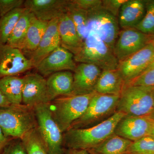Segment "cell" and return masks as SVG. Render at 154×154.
Here are the masks:
<instances>
[{
  "label": "cell",
  "mask_w": 154,
  "mask_h": 154,
  "mask_svg": "<svg viewBox=\"0 0 154 154\" xmlns=\"http://www.w3.org/2000/svg\"><path fill=\"white\" fill-rule=\"evenodd\" d=\"M125 116L117 111L100 124L85 128H70L63 133L64 145L68 149L89 150L102 143L114 133L116 127Z\"/></svg>",
  "instance_id": "6da1fadb"
},
{
  "label": "cell",
  "mask_w": 154,
  "mask_h": 154,
  "mask_svg": "<svg viewBox=\"0 0 154 154\" xmlns=\"http://www.w3.org/2000/svg\"><path fill=\"white\" fill-rule=\"evenodd\" d=\"M0 127L8 138L22 139L37 128L34 107L20 104L0 108Z\"/></svg>",
  "instance_id": "7a4b0ae2"
},
{
  "label": "cell",
  "mask_w": 154,
  "mask_h": 154,
  "mask_svg": "<svg viewBox=\"0 0 154 154\" xmlns=\"http://www.w3.org/2000/svg\"><path fill=\"white\" fill-rule=\"evenodd\" d=\"M96 93L61 96L48 103L53 117L63 133L84 114Z\"/></svg>",
  "instance_id": "3957f363"
},
{
  "label": "cell",
  "mask_w": 154,
  "mask_h": 154,
  "mask_svg": "<svg viewBox=\"0 0 154 154\" xmlns=\"http://www.w3.org/2000/svg\"><path fill=\"white\" fill-rule=\"evenodd\" d=\"M74 58L77 62L92 64L102 71L118 68L119 61L113 51L91 31L84 39L82 48Z\"/></svg>",
  "instance_id": "277c9868"
},
{
  "label": "cell",
  "mask_w": 154,
  "mask_h": 154,
  "mask_svg": "<svg viewBox=\"0 0 154 154\" xmlns=\"http://www.w3.org/2000/svg\"><path fill=\"white\" fill-rule=\"evenodd\" d=\"M154 110V102L150 87L125 86L119 97L117 111L128 116H147Z\"/></svg>",
  "instance_id": "5b68a950"
},
{
  "label": "cell",
  "mask_w": 154,
  "mask_h": 154,
  "mask_svg": "<svg viewBox=\"0 0 154 154\" xmlns=\"http://www.w3.org/2000/svg\"><path fill=\"white\" fill-rule=\"evenodd\" d=\"M38 133L48 154H64L63 133L53 117L48 104L34 107Z\"/></svg>",
  "instance_id": "8992f818"
},
{
  "label": "cell",
  "mask_w": 154,
  "mask_h": 154,
  "mask_svg": "<svg viewBox=\"0 0 154 154\" xmlns=\"http://www.w3.org/2000/svg\"><path fill=\"white\" fill-rule=\"evenodd\" d=\"M119 97L96 93L85 113L72 125L69 129L88 128L107 120L117 112Z\"/></svg>",
  "instance_id": "52a82bcc"
},
{
  "label": "cell",
  "mask_w": 154,
  "mask_h": 154,
  "mask_svg": "<svg viewBox=\"0 0 154 154\" xmlns=\"http://www.w3.org/2000/svg\"><path fill=\"white\" fill-rule=\"evenodd\" d=\"M91 30L113 50L120 30L118 18L106 11L102 6L88 12Z\"/></svg>",
  "instance_id": "ba28073f"
},
{
  "label": "cell",
  "mask_w": 154,
  "mask_h": 154,
  "mask_svg": "<svg viewBox=\"0 0 154 154\" xmlns=\"http://www.w3.org/2000/svg\"><path fill=\"white\" fill-rule=\"evenodd\" d=\"M154 37L134 28L122 29L116 42L113 53L119 62L124 60L150 43Z\"/></svg>",
  "instance_id": "9c48e42d"
},
{
  "label": "cell",
  "mask_w": 154,
  "mask_h": 154,
  "mask_svg": "<svg viewBox=\"0 0 154 154\" xmlns=\"http://www.w3.org/2000/svg\"><path fill=\"white\" fill-rule=\"evenodd\" d=\"M33 67L30 59L19 48L0 45V79L17 76Z\"/></svg>",
  "instance_id": "30bf717a"
},
{
  "label": "cell",
  "mask_w": 154,
  "mask_h": 154,
  "mask_svg": "<svg viewBox=\"0 0 154 154\" xmlns=\"http://www.w3.org/2000/svg\"><path fill=\"white\" fill-rule=\"evenodd\" d=\"M154 61V46L149 43L129 57L119 62L118 70L125 85L138 76Z\"/></svg>",
  "instance_id": "8fae6325"
},
{
  "label": "cell",
  "mask_w": 154,
  "mask_h": 154,
  "mask_svg": "<svg viewBox=\"0 0 154 154\" xmlns=\"http://www.w3.org/2000/svg\"><path fill=\"white\" fill-rule=\"evenodd\" d=\"M22 91L23 105L34 107L42 104L51 102L46 79L38 73H32L23 77Z\"/></svg>",
  "instance_id": "7c38bea8"
},
{
  "label": "cell",
  "mask_w": 154,
  "mask_h": 154,
  "mask_svg": "<svg viewBox=\"0 0 154 154\" xmlns=\"http://www.w3.org/2000/svg\"><path fill=\"white\" fill-rule=\"evenodd\" d=\"M74 55L62 46H60L43 59L36 68L43 77L57 72L75 70L77 65Z\"/></svg>",
  "instance_id": "4fadbf2b"
},
{
  "label": "cell",
  "mask_w": 154,
  "mask_h": 154,
  "mask_svg": "<svg viewBox=\"0 0 154 154\" xmlns=\"http://www.w3.org/2000/svg\"><path fill=\"white\" fill-rule=\"evenodd\" d=\"M102 70L98 66L87 63L77 65L73 73L72 91L70 96L85 95L95 92Z\"/></svg>",
  "instance_id": "5bb4252c"
},
{
  "label": "cell",
  "mask_w": 154,
  "mask_h": 154,
  "mask_svg": "<svg viewBox=\"0 0 154 154\" xmlns=\"http://www.w3.org/2000/svg\"><path fill=\"white\" fill-rule=\"evenodd\" d=\"M150 118L147 116H125L116 127L114 133L132 142L149 136Z\"/></svg>",
  "instance_id": "9a60e30c"
},
{
  "label": "cell",
  "mask_w": 154,
  "mask_h": 154,
  "mask_svg": "<svg viewBox=\"0 0 154 154\" xmlns=\"http://www.w3.org/2000/svg\"><path fill=\"white\" fill-rule=\"evenodd\" d=\"M68 2V0H26L23 6L36 19L48 22L66 13Z\"/></svg>",
  "instance_id": "2e32d148"
},
{
  "label": "cell",
  "mask_w": 154,
  "mask_h": 154,
  "mask_svg": "<svg viewBox=\"0 0 154 154\" xmlns=\"http://www.w3.org/2000/svg\"><path fill=\"white\" fill-rule=\"evenodd\" d=\"M60 46L58 19H54L48 22L47 29L38 47L30 54L29 59L33 67L36 68L43 59Z\"/></svg>",
  "instance_id": "e0dca14e"
},
{
  "label": "cell",
  "mask_w": 154,
  "mask_h": 154,
  "mask_svg": "<svg viewBox=\"0 0 154 154\" xmlns=\"http://www.w3.org/2000/svg\"><path fill=\"white\" fill-rule=\"evenodd\" d=\"M58 30L61 46L76 55L82 47L84 40L66 13L58 19Z\"/></svg>",
  "instance_id": "ac0fdd59"
},
{
  "label": "cell",
  "mask_w": 154,
  "mask_h": 154,
  "mask_svg": "<svg viewBox=\"0 0 154 154\" xmlns=\"http://www.w3.org/2000/svg\"><path fill=\"white\" fill-rule=\"evenodd\" d=\"M146 11V2L141 0H127L122 6L118 16L122 29L135 28L142 20Z\"/></svg>",
  "instance_id": "d6986e66"
},
{
  "label": "cell",
  "mask_w": 154,
  "mask_h": 154,
  "mask_svg": "<svg viewBox=\"0 0 154 154\" xmlns=\"http://www.w3.org/2000/svg\"><path fill=\"white\" fill-rule=\"evenodd\" d=\"M51 102L61 96H70L72 91L73 73L69 71L57 72L46 79Z\"/></svg>",
  "instance_id": "ffe728a7"
},
{
  "label": "cell",
  "mask_w": 154,
  "mask_h": 154,
  "mask_svg": "<svg viewBox=\"0 0 154 154\" xmlns=\"http://www.w3.org/2000/svg\"><path fill=\"white\" fill-rule=\"evenodd\" d=\"M125 86V82L118 69L102 71L95 92L105 95L120 96Z\"/></svg>",
  "instance_id": "44dd1931"
},
{
  "label": "cell",
  "mask_w": 154,
  "mask_h": 154,
  "mask_svg": "<svg viewBox=\"0 0 154 154\" xmlns=\"http://www.w3.org/2000/svg\"><path fill=\"white\" fill-rule=\"evenodd\" d=\"M36 18L32 12L25 8L12 31L7 44L22 51L28 29Z\"/></svg>",
  "instance_id": "7402d4cb"
},
{
  "label": "cell",
  "mask_w": 154,
  "mask_h": 154,
  "mask_svg": "<svg viewBox=\"0 0 154 154\" xmlns=\"http://www.w3.org/2000/svg\"><path fill=\"white\" fill-rule=\"evenodd\" d=\"M23 84V77L11 76L0 79V89L11 105L22 104Z\"/></svg>",
  "instance_id": "603a6c76"
},
{
  "label": "cell",
  "mask_w": 154,
  "mask_h": 154,
  "mask_svg": "<svg viewBox=\"0 0 154 154\" xmlns=\"http://www.w3.org/2000/svg\"><path fill=\"white\" fill-rule=\"evenodd\" d=\"M133 142L113 133L89 151L94 154L126 153Z\"/></svg>",
  "instance_id": "cb8c5ba5"
},
{
  "label": "cell",
  "mask_w": 154,
  "mask_h": 154,
  "mask_svg": "<svg viewBox=\"0 0 154 154\" xmlns=\"http://www.w3.org/2000/svg\"><path fill=\"white\" fill-rule=\"evenodd\" d=\"M48 22L35 19L27 32L22 51L29 54L34 52L40 43L48 25Z\"/></svg>",
  "instance_id": "d4e9b609"
},
{
  "label": "cell",
  "mask_w": 154,
  "mask_h": 154,
  "mask_svg": "<svg viewBox=\"0 0 154 154\" xmlns=\"http://www.w3.org/2000/svg\"><path fill=\"white\" fill-rule=\"evenodd\" d=\"M66 13L75 26L79 36L83 40L89 34L88 14L76 5L71 1H68Z\"/></svg>",
  "instance_id": "484cf974"
},
{
  "label": "cell",
  "mask_w": 154,
  "mask_h": 154,
  "mask_svg": "<svg viewBox=\"0 0 154 154\" xmlns=\"http://www.w3.org/2000/svg\"><path fill=\"white\" fill-rule=\"evenodd\" d=\"M25 10L24 7L18 8L0 17V45L7 44L12 31Z\"/></svg>",
  "instance_id": "4316f807"
},
{
  "label": "cell",
  "mask_w": 154,
  "mask_h": 154,
  "mask_svg": "<svg viewBox=\"0 0 154 154\" xmlns=\"http://www.w3.org/2000/svg\"><path fill=\"white\" fill-rule=\"evenodd\" d=\"M21 139L27 154H48L37 128L29 131Z\"/></svg>",
  "instance_id": "83f0119b"
},
{
  "label": "cell",
  "mask_w": 154,
  "mask_h": 154,
  "mask_svg": "<svg viewBox=\"0 0 154 154\" xmlns=\"http://www.w3.org/2000/svg\"><path fill=\"white\" fill-rule=\"evenodd\" d=\"M134 28L145 34L154 36V1L146 2L144 17Z\"/></svg>",
  "instance_id": "f1b7e54d"
},
{
  "label": "cell",
  "mask_w": 154,
  "mask_h": 154,
  "mask_svg": "<svg viewBox=\"0 0 154 154\" xmlns=\"http://www.w3.org/2000/svg\"><path fill=\"white\" fill-rule=\"evenodd\" d=\"M127 152L132 154H154V140L149 136L133 142Z\"/></svg>",
  "instance_id": "f546056e"
},
{
  "label": "cell",
  "mask_w": 154,
  "mask_h": 154,
  "mask_svg": "<svg viewBox=\"0 0 154 154\" xmlns=\"http://www.w3.org/2000/svg\"><path fill=\"white\" fill-rule=\"evenodd\" d=\"M125 85L152 87L154 86V61L138 76Z\"/></svg>",
  "instance_id": "4dcf8cb0"
},
{
  "label": "cell",
  "mask_w": 154,
  "mask_h": 154,
  "mask_svg": "<svg viewBox=\"0 0 154 154\" xmlns=\"http://www.w3.org/2000/svg\"><path fill=\"white\" fill-rule=\"evenodd\" d=\"M0 154H27L21 139H11L0 150Z\"/></svg>",
  "instance_id": "1f68e13d"
},
{
  "label": "cell",
  "mask_w": 154,
  "mask_h": 154,
  "mask_svg": "<svg viewBox=\"0 0 154 154\" xmlns=\"http://www.w3.org/2000/svg\"><path fill=\"white\" fill-rule=\"evenodd\" d=\"M25 1L23 0H0V17L11 11L22 8Z\"/></svg>",
  "instance_id": "d6a6232c"
},
{
  "label": "cell",
  "mask_w": 154,
  "mask_h": 154,
  "mask_svg": "<svg viewBox=\"0 0 154 154\" xmlns=\"http://www.w3.org/2000/svg\"><path fill=\"white\" fill-rule=\"evenodd\" d=\"M127 0H103L102 7L115 17L118 18L122 6Z\"/></svg>",
  "instance_id": "836d02e7"
},
{
  "label": "cell",
  "mask_w": 154,
  "mask_h": 154,
  "mask_svg": "<svg viewBox=\"0 0 154 154\" xmlns=\"http://www.w3.org/2000/svg\"><path fill=\"white\" fill-rule=\"evenodd\" d=\"M72 2L80 8L88 12L102 6L101 0H72Z\"/></svg>",
  "instance_id": "e575fe53"
},
{
  "label": "cell",
  "mask_w": 154,
  "mask_h": 154,
  "mask_svg": "<svg viewBox=\"0 0 154 154\" xmlns=\"http://www.w3.org/2000/svg\"><path fill=\"white\" fill-rule=\"evenodd\" d=\"M65 154H94L88 150L82 149H68Z\"/></svg>",
  "instance_id": "d590c367"
},
{
  "label": "cell",
  "mask_w": 154,
  "mask_h": 154,
  "mask_svg": "<svg viewBox=\"0 0 154 154\" xmlns=\"http://www.w3.org/2000/svg\"><path fill=\"white\" fill-rule=\"evenodd\" d=\"M10 140V139L6 137L3 133L2 130L0 127V150Z\"/></svg>",
  "instance_id": "8d00e7d4"
},
{
  "label": "cell",
  "mask_w": 154,
  "mask_h": 154,
  "mask_svg": "<svg viewBox=\"0 0 154 154\" xmlns=\"http://www.w3.org/2000/svg\"><path fill=\"white\" fill-rule=\"evenodd\" d=\"M11 105L5 97L3 95L1 89H0V108L8 107Z\"/></svg>",
  "instance_id": "74e56055"
},
{
  "label": "cell",
  "mask_w": 154,
  "mask_h": 154,
  "mask_svg": "<svg viewBox=\"0 0 154 154\" xmlns=\"http://www.w3.org/2000/svg\"><path fill=\"white\" fill-rule=\"evenodd\" d=\"M150 130L149 136L154 140V120L150 118Z\"/></svg>",
  "instance_id": "f35d334b"
},
{
  "label": "cell",
  "mask_w": 154,
  "mask_h": 154,
  "mask_svg": "<svg viewBox=\"0 0 154 154\" xmlns=\"http://www.w3.org/2000/svg\"><path fill=\"white\" fill-rule=\"evenodd\" d=\"M148 116L150 118L152 119H153L154 120V110L151 114H150Z\"/></svg>",
  "instance_id": "ab89813d"
},
{
  "label": "cell",
  "mask_w": 154,
  "mask_h": 154,
  "mask_svg": "<svg viewBox=\"0 0 154 154\" xmlns=\"http://www.w3.org/2000/svg\"><path fill=\"white\" fill-rule=\"evenodd\" d=\"M150 87L151 89L152 95L153 98L154 102V86Z\"/></svg>",
  "instance_id": "60d3db41"
},
{
  "label": "cell",
  "mask_w": 154,
  "mask_h": 154,
  "mask_svg": "<svg viewBox=\"0 0 154 154\" xmlns=\"http://www.w3.org/2000/svg\"><path fill=\"white\" fill-rule=\"evenodd\" d=\"M150 42L154 46V38H153L151 42Z\"/></svg>",
  "instance_id": "b9f144b4"
},
{
  "label": "cell",
  "mask_w": 154,
  "mask_h": 154,
  "mask_svg": "<svg viewBox=\"0 0 154 154\" xmlns=\"http://www.w3.org/2000/svg\"><path fill=\"white\" fill-rule=\"evenodd\" d=\"M124 154H132L130 153H128V152H127V153H126Z\"/></svg>",
  "instance_id": "7bdbcfd3"
}]
</instances>
